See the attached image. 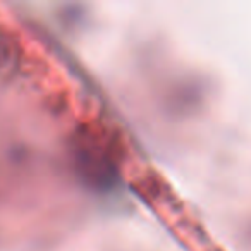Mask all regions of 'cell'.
Here are the masks:
<instances>
[{
    "label": "cell",
    "mask_w": 251,
    "mask_h": 251,
    "mask_svg": "<svg viewBox=\"0 0 251 251\" xmlns=\"http://www.w3.org/2000/svg\"><path fill=\"white\" fill-rule=\"evenodd\" d=\"M74 165L79 177L95 189H110L117 181L114 153L97 131L83 129L73 140Z\"/></svg>",
    "instance_id": "1"
}]
</instances>
